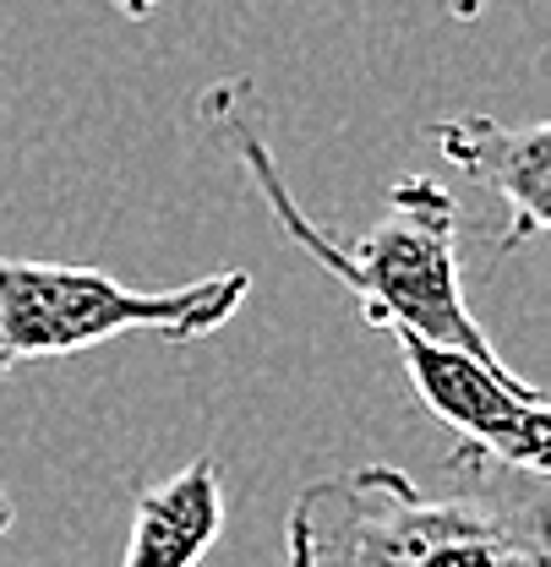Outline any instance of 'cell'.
<instances>
[{"mask_svg":"<svg viewBox=\"0 0 551 567\" xmlns=\"http://www.w3.org/2000/svg\"><path fill=\"white\" fill-rule=\"evenodd\" d=\"M203 126L213 142H224L241 169L257 181L263 203L274 208L278 229L312 251L334 279L360 300V317L377 333H420L431 344H453V350L508 365L497 344L486 339V328L465 306V284H459V203L448 186H437L431 175H399L388 186V218L377 229H366L355 246H339L312 213L295 203L284 169H278L268 126L257 110L252 82H218L203 99Z\"/></svg>","mask_w":551,"mask_h":567,"instance_id":"cell-1","label":"cell"},{"mask_svg":"<svg viewBox=\"0 0 551 567\" xmlns=\"http://www.w3.org/2000/svg\"><path fill=\"white\" fill-rule=\"evenodd\" d=\"M289 567H551L547 496H426L405 470L323 475L289 502Z\"/></svg>","mask_w":551,"mask_h":567,"instance_id":"cell-2","label":"cell"},{"mask_svg":"<svg viewBox=\"0 0 551 567\" xmlns=\"http://www.w3.org/2000/svg\"><path fill=\"white\" fill-rule=\"evenodd\" d=\"M252 295V274L229 268L181 289H132L76 262H22L0 257V371L17 360L93 350L121 333H159L192 344L218 333Z\"/></svg>","mask_w":551,"mask_h":567,"instance_id":"cell-3","label":"cell"},{"mask_svg":"<svg viewBox=\"0 0 551 567\" xmlns=\"http://www.w3.org/2000/svg\"><path fill=\"white\" fill-rule=\"evenodd\" d=\"M388 339L410 371L415 399L459 436V464L470 470L502 464L530 481H547L551 410L524 377L453 350V344H431L420 333H388Z\"/></svg>","mask_w":551,"mask_h":567,"instance_id":"cell-4","label":"cell"},{"mask_svg":"<svg viewBox=\"0 0 551 567\" xmlns=\"http://www.w3.org/2000/svg\"><path fill=\"white\" fill-rule=\"evenodd\" d=\"M437 153L465 169L470 181H481L486 192L508 208V224L491 235V251H519L530 246L551 224V126H508L491 115H453L426 126Z\"/></svg>","mask_w":551,"mask_h":567,"instance_id":"cell-5","label":"cell"},{"mask_svg":"<svg viewBox=\"0 0 551 567\" xmlns=\"http://www.w3.org/2000/svg\"><path fill=\"white\" fill-rule=\"evenodd\" d=\"M224 529V486L218 464L192 458L170 481H153L132 507V540L121 567H197Z\"/></svg>","mask_w":551,"mask_h":567,"instance_id":"cell-6","label":"cell"},{"mask_svg":"<svg viewBox=\"0 0 551 567\" xmlns=\"http://www.w3.org/2000/svg\"><path fill=\"white\" fill-rule=\"evenodd\" d=\"M110 6H115L121 17H132V22H142V17H153V11H159L164 0H110Z\"/></svg>","mask_w":551,"mask_h":567,"instance_id":"cell-7","label":"cell"},{"mask_svg":"<svg viewBox=\"0 0 551 567\" xmlns=\"http://www.w3.org/2000/svg\"><path fill=\"white\" fill-rule=\"evenodd\" d=\"M442 11L459 17V22H476V17L486 11V0H442Z\"/></svg>","mask_w":551,"mask_h":567,"instance_id":"cell-8","label":"cell"},{"mask_svg":"<svg viewBox=\"0 0 551 567\" xmlns=\"http://www.w3.org/2000/svg\"><path fill=\"white\" fill-rule=\"evenodd\" d=\"M11 529V502H6V492H0V535Z\"/></svg>","mask_w":551,"mask_h":567,"instance_id":"cell-9","label":"cell"},{"mask_svg":"<svg viewBox=\"0 0 551 567\" xmlns=\"http://www.w3.org/2000/svg\"><path fill=\"white\" fill-rule=\"evenodd\" d=\"M0 377H6V371H0Z\"/></svg>","mask_w":551,"mask_h":567,"instance_id":"cell-10","label":"cell"}]
</instances>
